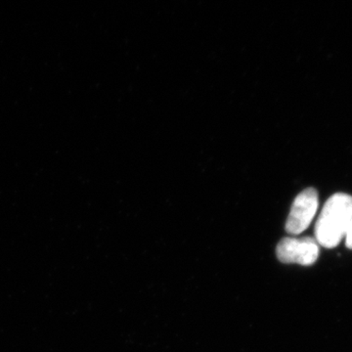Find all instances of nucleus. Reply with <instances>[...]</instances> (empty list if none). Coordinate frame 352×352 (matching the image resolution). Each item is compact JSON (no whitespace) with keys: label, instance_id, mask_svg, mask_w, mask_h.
<instances>
[{"label":"nucleus","instance_id":"20e7f679","mask_svg":"<svg viewBox=\"0 0 352 352\" xmlns=\"http://www.w3.org/2000/svg\"><path fill=\"white\" fill-rule=\"evenodd\" d=\"M346 245L347 249L352 250V217L351 224H349V230L346 235Z\"/></svg>","mask_w":352,"mask_h":352},{"label":"nucleus","instance_id":"7ed1b4c3","mask_svg":"<svg viewBox=\"0 0 352 352\" xmlns=\"http://www.w3.org/2000/svg\"><path fill=\"white\" fill-rule=\"evenodd\" d=\"M276 256L283 263H298L302 266L312 265L319 256V245L311 237L284 238L276 248Z\"/></svg>","mask_w":352,"mask_h":352},{"label":"nucleus","instance_id":"f257e3e1","mask_svg":"<svg viewBox=\"0 0 352 352\" xmlns=\"http://www.w3.org/2000/svg\"><path fill=\"white\" fill-rule=\"evenodd\" d=\"M352 217V196L337 193L326 201L315 226V240L333 249L346 237Z\"/></svg>","mask_w":352,"mask_h":352},{"label":"nucleus","instance_id":"f03ea898","mask_svg":"<svg viewBox=\"0 0 352 352\" xmlns=\"http://www.w3.org/2000/svg\"><path fill=\"white\" fill-rule=\"evenodd\" d=\"M318 193L314 188L303 190L294 201L286 222V231L291 235H300L307 230L318 210Z\"/></svg>","mask_w":352,"mask_h":352}]
</instances>
